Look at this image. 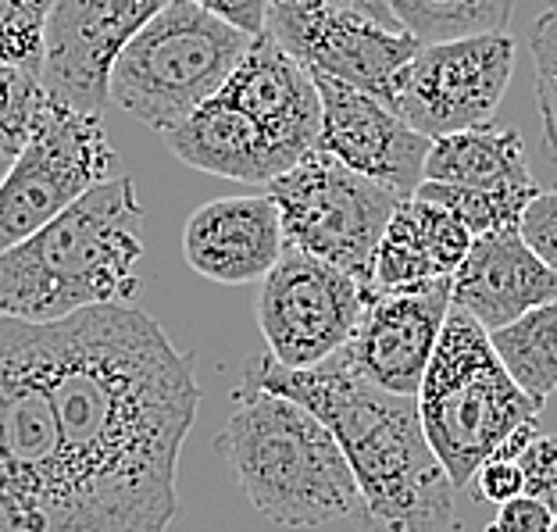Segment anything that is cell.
I'll list each match as a JSON object with an SVG mask.
<instances>
[{
    "label": "cell",
    "mask_w": 557,
    "mask_h": 532,
    "mask_svg": "<svg viewBox=\"0 0 557 532\" xmlns=\"http://www.w3.org/2000/svg\"><path fill=\"white\" fill-rule=\"evenodd\" d=\"M79 532H169L200 408L194 358L133 304L36 325Z\"/></svg>",
    "instance_id": "obj_1"
},
{
    "label": "cell",
    "mask_w": 557,
    "mask_h": 532,
    "mask_svg": "<svg viewBox=\"0 0 557 532\" xmlns=\"http://www.w3.org/2000/svg\"><path fill=\"white\" fill-rule=\"evenodd\" d=\"M247 383L297 400L336 436L361 490V532H458L454 483L425 440L414 397L369 383L333 354L314 369H283L269 354L247 364Z\"/></svg>",
    "instance_id": "obj_2"
},
{
    "label": "cell",
    "mask_w": 557,
    "mask_h": 532,
    "mask_svg": "<svg viewBox=\"0 0 557 532\" xmlns=\"http://www.w3.org/2000/svg\"><path fill=\"white\" fill-rule=\"evenodd\" d=\"M144 205L129 175L94 186L40 233L0 255V319L50 325L139 297Z\"/></svg>",
    "instance_id": "obj_3"
},
{
    "label": "cell",
    "mask_w": 557,
    "mask_h": 532,
    "mask_svg": "<svg viewBox=\"0 0 557 532\" xmlns=\"http://www.w3.org/2000/svg\"><path fill=\"white\" fill-rule=\"evenodd\" d=\"M233 397L236 408L214 436V450L261 518L283 529H319L336 518H358V479L322 418L247 379Z\"/></svg>",
    "instance_id": "obj_4"
},
{
    "label": "cell",
    "mask_w": 557,
    "mask_h": 532,
    "mask_svg": "<svg viewBox=\"0 0 557 532\" xmlns=\"http://www.w3.org/2000/svg\"><path fill=\"white\" fill-rule=\"evenodd\" d=\"M418 418L454 490H465L515 436L536 433L543 404L500 364L490 333L461 308L447 311L440 344L418 389Z\"/></svg>",
    "instance_id": "obj_5"
},
{
    "label": "cell",
    "mask_w": 557,
    "mask_h": 532,
    "mask_svg": "<svg viewBox=\"0 0 557 532\" xmlns=\"http://www.w3.org/2000/svg\"><path fill=\"white\" fill-rule=\"evenodd\" d=\"M0 532H79L36 325L0 319Z\"/></svg>",
    "instance_id": "obj_6"
},
{
    "label": "cell",
    "mask_w": 557,
    "mask_h": 532,
    "mask_svg": "<svg viewBox=\"0 0 557 532\" xmlns=\"http://www.w3.org/2000/svg\"><path fill=\"white\" fill-rule=\"evenodd\" d=\"M250 44L255 36L208 15L194 0H172L119 54L108 100L150 129L169 133L219 97Z\"/></svg>",
    "instance_id": "obj_7"
},
{
    "label": "cell",
    "mask_w": 557,
    "mask_h": 532,
    "mask_svg": "<svg viewBox=\"0 0 557 532\" xmlns=\"http://www.w3.org/2000/svg\"><path fill=\"white\" fill-rule=\"evenodd\" d=\"M264 194L278 208L286 247L347 272L369 294L379 239L400 205L397 194L364 180L325 150L304 154Z\"/></svg>",
    "instance_id": "obj_8"
},
{
    "label": "cell",
    "mask_w": 557,
    "mask_h": 532,
    "mask_svg": "<svg viewBox=\"0 0 557 532\" xmlns=\"http://www.w3.org/2000/svg\"><path fill=\"white\" fill-rule=\"evenodd\" d=\"M115 169L119 154L100 115L50 100L40 129L0 183V255L40 233L94 186L115 180Z\"/></svg>",
    "instance_id": "obj_9"
},
{
    "label": "cell",
    "mask_w": 557,
    "mask_h": 532,
    "mask_svg": "<svg viewBox=\"0 0 557 532\" xmlns=\"http://www.w3.org/2000/svg\"><path fill=\"white\" fill-rule=\"evenodd\" d=\"M264 33L308 72L333 75L397 111L408 65L422 44L333 0H272Z\"/></svg>",
    "instance_id": "obj_10"
},
{
    "label": "cell",
    "mask_w": 557,
    "mask_h": 532,
    "mask_svg": "<svg viewBox=\"0 0 557 532\" xmlns=\"http://www.w3.org/2000/svg\"><path fill=\"white\" fill-rule=\"evenodd\" d=\"M364 314V289L347 272L286 247L264 275L258 325L283 369H314L339 354Z\"/></svg>",
    "instance_id": "obj_11"
},
{
    "label": "cell",
    "mask_w": 557,
    "mask_h": 532,
    "mask_svg": "<svg viewBox=\"0 0 557 532\" xmlns=\"http://www.w3.org/2000/svg\"><path fill=\"white\" fill-rule=\"evenodd\" d=\"M515 75L511 33L429 44L408 65L397 115L425 139L479 129L497 115Z\"/></svg>",
    "instance_id": "obj_12"
},
{
    "label": "cell",
    "mask_w": 557,
    "mask_h": 532,
    "mask_svg": "<svg viewBox=\"0 0 557 532\" xmlns=\"http://www.w3.org/2000/svg\"><path fill=\"white\" fill-rule=\"evenodd\" d=\"M169 4L172 0H50L44 90L75 111L100 115L119 54Z\"/></svg>",
    "instance_id": "obj_13"
},
{
    "label": "cell",
    "mask_w": 557,
    "mask_h": 532,
    "mask_svg": "<svg viewBox=\"0 0 557 532\" xmlns=\"http://www.w3.org/2000/svg\"><path fill=\"white\" fill-rule=\"evenodd\" d=\"M450 304V279L394 294H369L361 322L339 354L354 372L386 394L418 397Z\"/></svg>",
    "instance_id": "obj_14"
},
{
    "label": "cell",
    "mask_w": 557,
    "mask_h": 532,
    "mask_svg": "<svg viewBox=\"0 0 557 532\" xmlns=\"http://www.w3.org/2000/svg\"><path fill=\"white\" fill-rule=\"evenodd\" d=\"M322 97V139L319 150L344 161L364 180L386 186L389 194L414 197L425 180V158L433 139L414 133L397 111L375 97L354 90L333 75L311 72Z\"/></svg>",
    "instance_id": "obj_15"
},
{
    "label": "cell",
    "mask_w": 557,
    "mask_h": 532,
    "mask_svg": "<svg viewBox=\"0 0 557 532\" xmlns=\"http://www.w3.org/2000/svg\"><path fill=\"white\" fill-rule=\"evenodd\" d=\"M222 104L250 115L289 164L319 150L322 139V97L311 72L283 50L269 33L255 36L247 58L230 75L219 97Z\"/></svg>",
    "instance_id": "obj_16"
},
{
    "label": "cell",
    "mask_w": 557,
    "mask_h": 532,
    "mask_svg": "<svg viewBox=\"0 0 557 532\" xmlns=\"http://www.w3.org/2000/svg\"><path fill=\"white\" fill-rule=\"evenodd\" d=\"M283 250V222L269 194L211 200L189 214L183 230L186 264L222 286L258 283L275 269Z\"/></svg>",
    "instance_id": "obj_17"
},
{
    "label": "cell",
    "mask_w": 557,
    "mask_h": 532,
    "mask_svg": "<svg viewBox=\"0 0 557 532\" xmlns=\"http://www.w3.org/2000/svg\"><path fill=\"white\" fill-rule=\"evenodd\" d=\"M450 300L486 333H497L557 300V275L529 250L518 230L486 233L472 239L458 272L450 275Z\"/></svg>",
    "instance_id": "obj_18"
},
{
    "label": "cell",
    "mask_w": 557,
    "mask_h": 532,
    "mask_svg": "<svg viewBox=\"0 0 557 532\" xmlns=\"http://www.w3.org/2000/svg\"><path fill=\"white\" fill-rule=\"evenodd\" d=\"M468 247H472V233L447 208L422 197H404L379 239L369 294H394V289L450 279Z\"/></svg>",
    "instance_id": "obj_19"
},
{
    "label": "cell",
    "mask_w": 557,
    "mask_h": 532,
    "mask_svg": "<svg viewBox=\"0 0 557 532\" xmlns=\"http://www.w3.org/2000/svg\"><path fill=\"white\" fill-rule=\"evenodd\" d=\"M161 136L183 164L205 175H219V180L269 186L294 169L255 119L222 100H208L205 108H197L194 115Z\"/></svg>",
    "instance_id": "obj_20"
},
{
    "label": "cell",
    "mask_w": 557,
    "mask_h": 532,
    "mask_svg": "<svg viewBox=\"0 0 557 532\" xmlns=\"http://www.w3.org/2000/svg\"><path fill=\"white\" fill-rule=\"evenodd\" d=\"M422 183L504 189V186H529L536 180H533V172H529L522 133L497 129V125L490 122V125H479V129L433 139Z\"/></svg>",
    "instance_id": "obj_21"
},
{
    "label": "cell",
    "mask_w": 557,
    "mask_h": 532,
    "mask_svg": "<svg viewBox=\"0 0 557 532\" xmlns=\"http://www.w3.org/2000/svg\"><path fill=\"white\" fill-rule=\"evenodd\" d=\"M500 364L529 397L547 404L557 389V300L490 333Z\"/></svg>",
    "instance_id": "obj_22"
},
{
    "label": "cell",
    "mask_w": 557,
    "mask_h": 532,
    "mask_svg": "<svg viewBox=\"0 0 557 532\" xmlns=\"http://www.w3.org/2000/svg\"><path fill=\"white\" fill-rule=\"evenodd\" d=\"M389 8L422 47L508 33L515 15V0H389Z\"/></svg>",
    "instance_id": "obj_23"
},
{
    "label": "cell",
    "mask_w": 557,
    "mask_h": 532,
    "mask_svg": "<svg viewBox=\"0 0 557 532\" xmlns=\"http://www.w3.org/2000/svg\"><path fill=\"white\" fill-rule=\"evenodd\" d=\"M414 197L447 208L475 239L486 233L518 230L525 208L540 197V183L504 186V189H468V186H447V183H422L414 189Z\"/></svg>",
    "instance_id": "obj_24"
},
{
    "label": "cell",
    "mask_w": 557,
    "mask_h": 532,
    "mask_svg": "<svg viewBox=\"0 0 557 532\" xmlns=\"http://www.w3.org/2000/svg\"><path fill=\"white\" fill-rule=\"evenodd\" d=\"M50 100L54 97L44 90L40 75L0 69V154L4 158L22 154L33 133L40 129Z\"/></svg>",
    "instance_id": "obj_25"
},
{
    "label": "cell",
    "mask_w": 557,
    "mask_h": 532,
    "mask_svg": "<svg viewBox=\"0 0 557 532\" xmlns=\"http://www.w3.org/2000/svg\"><path fill=\"white\" fill-rule=\"evenodd\" d=\"M50 0H0V69L44 72Z\"/></svg>",
    "instance_id": "obj_26"
},
{
    "label": "cell",
    "mask_w": 557,
    "mask_h": 532,
    "mask_svg": "<svg viewBox=\"0 0 557 532\" xmlns=\"http://www.w3.org/2000/svg\"><path fill=\"white\" fill-rule=\"evenodd\" d=\"M536 104L543 122V154L557 164V8H547L533 25Z\"/></svg>",
    "instance_id": "obj_27"
},
{
    "label": "cell",
    "mask_w": 557,
    "mask_h": 532,
    "mask_svg": "<svg viewBox=\"0 0 557 532\" xmlns=\"http://www.w3.org/2000/svg\"><path fill=\"white\" fill-rule=\"evenodd\" d=\"M518 468L529 497H536L557 518V436H536L522 450Z\"/></svg>",
    "instance_id": "obj_28"
},
{
    "label": "cell",
    "mask_w": 557,
    "mask_h": 532,
    "mask_svg": "<svg viewBox=\"0 0 557 532\" xmlns=\"http://www.w3.org/2000/svg\"><path fill=\"white\" fill-rule=\"evenodd\" d=\"M518 233L529 250L557 275V189H540V197L525 208Z\"/></svg>",
    "instance_id": "obj_29"
},
{
    "label": "cell",
    "mask_w": 557,
    "mask_h": 532,
    "mask_svg": "<svg viewBox=\"0 0 557 532\" xmlns=\"http://www.w3.org/2000/svg\"><path fill=\"white\" fill-rule=\"evenodd\" d=\"M468 490H472V497L490 500V504H497V508H500V504H508V500L522 497V493H525L522 468H518V461L490 458V461L472 475V483H468Z\"/></svg>",
    "instance_id": "obj_30"
},
{
    "label": "cell",
    "mask_w": 557,
    "mask_h": 532,
    "mask_svg": "<svg viewBox=\"0 0 557 532\" xmlns=\"http://www.w3.org/2000/svg\"><path fill=\"white\" fill-rule=\"evenodd\" d=\"M197 8H205L208 15L230 22L233 29L247 36H261L269 25V4L272 0H194Z\"/></svg>",
    "instance_id": "obj_31"
},
{
    "label": "cell",
    "mask_w": 557,
    "mask_h": 532,
    "mask_svg": "<svg viewBox=\"0 0 557 532\" xmlns=\"http://www.w3.org/2000/svg\"><path fill=\"white\" fill-rule=\"evenodd\" d=\"M550 522H554V515L543 508L536 497L522 493V497L500 504V511L486 525V532H547Z\"/></svg>",
    "instance_id": "obj_32"
},
{
    "label": "cell",
    "mask_w": 557,
    "mask_h": 532,
    "mask_svg": "<svg viewBox=\"0 0 557 532\" xmlns=\"http://www.w3.org/2000/svg\"><path fill=\"white\" fill-rule=\"evenodd\" d=\"M11 161H15V158H4V154H0V183H4V175H8V169H11Z\"/></svg>",
    "instance_id": "obj_33"
},
{
    "label": "cell",
    "mask_w": 557,
    "mask_h": 532,
    "mask_svg": "<svg viewBox=\"0 0 557 532\" xmlns=\"http://www.w3.org/2000/svg\"><path fill=\"white\" fill-rule=\"evenodd\" d=\"M547 532H557V518H554V522H550V529Z\"/></svg>",
    "instance_id": "obj_34"
},
{
    "label": "cell",
    "mask_w": 557,
    "mask_h": 532,
    "mask_svg": "<svg viewBox=\"0 0 557 532\" xmlns=\"http://www.w3.org/2000/svg\"><path fill=\"white\" fill-rule=\"evenodd\" d=\"M550 8H557V0H550Z\"/></svg>",
    "instance_id": "obj_35"
}]
</instances>
